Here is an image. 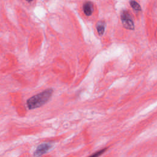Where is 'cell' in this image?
<instances>
[{
  "label": "cell",
  "mask_w": 157,
  "mask_h": 157,
  "mask_svg": "<svg viewBox=\"0 0 157 157\" xmlns=\"http://www.w3.org/2000/svg\"><path fill=\"white\" fill-rule=\"evenodd\" d=\"M26 1H28V2H31V1H33V0H26Z\"/></svg>",
  "instance_id": "cell-8"
},
{
  "label": "cell",
  "mask_w": 157,
  "mask_h": 157,
  "mask_svg": "<svg viewBox=\"0 0 157 157\" xmlns=\"http://www.w3.org/2000/svg\"><path fill=\"white\" fill-rule=\"evenodd\" d=\"M83 10L86 16H90L93 12V4L90 1L85 2L83 5Z\"/></svg>",
  "instance_id": "cell-4"
},
{
  "label": "cell",
  "mask_w": 157,
  "mask_h": 157,
  "mask_svg": "<svg viewBox=\"0 0 157 157\" xmlns=\"http://www.w3.org/2000/svg\"><path fill=\"white\" fill-rule=\"evenodd\" d=\"M105 28V23L102 21H99L96 24V29L99 36H102Z\"/></svg>",
  "instance_id": "cell-5"
},
{
  "label": "cell",
  "mask_w": 157,
  "mask_h": 157,
  "mask_svg": "<svg viewBox=\"0 0 157 157\" xmlns=\"http://www.w3.org/2000/svg\"><path fill=\"white\" fill-rule=\"evenodd\" d=\"M53 90L51 88L47 89L42 92L36 94L27 100L26 104L29 109L39 107L45 104L51 98Z\"/></svg>",
  "instance_id": "cell-1"
},
{
  "label": "cell",
  "mask_w": 157,
  "mask_h": 157,
  "mask_svg": "<svg viewBox=\"0 0 157 157\" xmlns=\"http://www.w3.org/2000/svg\"><path fill=\"white\" fill-rule=\"evenodd\" d=\"M52 145L50 143H43L39 145L34 152V156L36 157H39L47 153L51 148Z\"/></svg>",
  "instance_id": "cell-3"
},
{
  "label": "cell",
  "mask_w": 157,
  "mask_h": 157,
  "mask_svg": "<svg viewBox=\"0 0 157 157\" xmlns=\"http://www.w3.org/2000/svg\"><path fill=\"white\" fill-rule=\"evenodd\" d=\"M121 20L124 28L129 30L134 29L135 26L133 20L128 11H122L121 13Z\"/></svg>",
  "instance_id": "cell-2"
},
{
  "label": "cell",
  "mask_w": 157,
  "mask_h": 157,
  "mask_svg": "<svg viewBox=\"0 0 157 157\" xmlns=\"http://www.w3.org/2000/svg\"><path fill=\"white\" fill-rule=\"evenodd\" d=\"M129 4L131 6V7L137 12L140 11L141 10V7L139 5V4L138 2H137L136 1L134 0H131L129 1Z\"/></svg>",
  "instance_id": "cell-6"
},
{
  "label": "cell",
  "mask_w": 157,
  "mask_h": 157,
  "mask_svg": "<svg viewBox=\"0 0 157 157\" xmlns=\"http://www.w3.org/2000/svg\"><path fill=\"white\" fill-rule=\"evenodd\" d=\"M107 149V148H103V149H102L101 150H99V151H96V153H94V154L90 155L88 157H99L100 155H101L102 153H104L106 151Z\"/></svg>",
  "instance_id": "cell-7"
}]
</instances>
